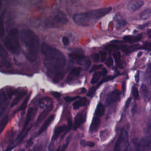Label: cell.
<instances>
[{"instance_id":"1","label":"cell","mask_w":151,"mask_h":151,"mask_svg":"<svg viewBox=\"0 0 151 151\" xmlns=\"http://www.w3.org/2000/svg\"><path fill=\"white\" fill-rule=\"evenodd\" d=\"M44 56V65L50 76L58 81L63 76V68L66 63L64 54L58 49L52 47L46 43H42L41 47Z\"/></svg>"},{"instance_id":"2","label":"cell","mask_w":151,"mask_h":151,"mask_svg":"<svg viewBox=\"0 0 151 151\" xmlns=\"http://www.w3.org/2000/svg\"><path fill=\"white\" fill-rule=\"evenodd\" d=\"M20 39L25 48V55L30 62H34L38 57L40 40L35 32L29 29H22L19 34Z\"/></svg>"},{"instance_id":"3","label":"cell","mask_w":151,"mask_h":151,"mask_svg":"<svg viewBox=\"0 0 151 151\" xmlns=\"http://www.w3.org/2000/svg\"><path fill=\"white\" fill-rule=\"evenodd\" d=\"M111 10V7H103L86 12L76 14L73 16V20L79 25L89 26L109 14Z\"/></svg>"},{"instance_id":"4","label":"cell","mask_w":151,"mask_h":151,"mask_svg":"<svg viewBox=\"0 0 151 151\" xmlns=\"http://www.w3.org/2000/svg\"><path fill=\"white\" fill-rule=\"evenodd\" d=\"M19 33L16 28L11 29L4 40V45L11 53L18 55L20 53L21 47L19 43Z\"/></svg>"},{"instance_id":"5","label":"cell","mask_w":151,"mask_h":151,"mask_svg":"<svg viewBox=\"0 0 151 151\" xmlns=\"http://www.w3.org/2000/svg\"><path fill=\"white\" fill-rule=\"evenodd\" d=\"M67 22L68 19L65 13L58 11L45 20L44 26L46 28H60L65 25Z\"/></svg>"},{"instance_id":"6","label":"cell","mask_w":151,"mask_h":151,"mask_svg":"<svg viewBox=\"0 0 151 151\" xmlns=\"http://www.w3.org/2000/svg\"><path fill=\"white\" fill-rule=\"evenodd\" d=\"M136 146L142 149H149L151 146V121L149 122L145 130L143 138L139 142H135Z\"/></svg>"},{"instance_id":"7","label":"cell","mask_w":151,"mask_h":151,"mask_svg":"<svg viewBox=\"0 0 151 151\" xmlns=\"http://www.w3.org/2000/svg\"><path fill=\"white\" fill-rule=\"evenodd\" d=\"M129 147V137L127 132L126 130H123L114 145V150H126Z\"/></svg>"},{"instance_id":"8","label":"cell","mask_w":151,"mask_h":151,"mask_svg":"<svg viewBox=\"0 0 151 151\" xmlns=\"http://www.w3.org/2000/svg\"><path fill=\"white\" fill-rule=\"evenodd\" d=\"M120 96V92L117 90H115L113 91H111L108 96V97L106 99V104L107 106L110 105L116 101H117Z\"/></svg>"},{"instance_id":"9","label":"cell","mask_w":151,"mask_h":151,"mask_svg":"<svg viewBox=\"0 0 151 151\" xmlns=\"http://www.w3.org/2000/svg\"><path fill=\"white\" fill-rule=\"evenodd\" d=\"M8 104V100L6 96V94L3 90L1 91L0 95V114L1 116L3 114Z\"/></svg>"},{"instance_id":"10","label":"cell","mask_w":151,"mask_h":151,"mask_svg":"<svg viewBox=\"0 0 151 151\" xmlns=\"http://www.w3.org/2000/svg\"><path fill=\"white\" fill-rule=\"evenodd\" d=\"M53 106L52 104H50L49 106L47 107L38 116L36 122H35V126L39 125L42 120H44V119L47 116V115L49 114V113L52 110Z\"/></svg>"},{"instance_id":"11","label":"cell","mask_w":151,"mask_h":151,"mask_svg":"<svg viewBox=\"0 0 151 151\" xmlns=\"http://www.w3.org/2000/svg\"><path fill=\"white\" fill-rule=\"evenodd\" d=\"M144 5V2L142 0H133L127 4V9L130 11L138 10Z\"/></svg>"},{"instance_id":"12","label":"cell","mask_w":151,"mask_h":151,"mask_svg":"<svg viewBox=\"0 0 151 151\" xmlns=\"http://www.w3.org/2000/svg\"><path fill=\"white\" fill-rule=\"evenodd\" d=\"M0 55H1V63L2 65L5 67H10L11 64L8 60V55L7 52L5 50L2 46H1L0 50Z\"/></svg>"},{"instance_id":"13","label":"cell","mask_w":151,"mask_h":151,"mask_svg":"<svg viewBox=\"0 0 151 151\" xmlns=\"http://www.w3.org/2000/svg\"><path fill=\"white\" fill-rule=\"evenodd\" d=\"M86 120L84 115L81 113H78L75 117L74 124H73V129L74 130H76L79 128L84 122Z\"/></svg>"},{"instance_id":"14","label":"cell","mask_w":151,"mask_h":151,"mask_svg":"<svg viewBox=\"0 0 151 151\" xmlns=\"http://www.w3.org/2000/svg\"><path fill=\"white\" fill-rule=\"evenodd\" d=\"M55 117V115L52 114L51 116H50L44 122V123L42 124V125L41 126V127L40 128L39 130L38 131V133L37 134V135H40V134H41L42 133H43L47 128L50 125V124L52 123V122L54 120Z\"/></svg>"},{"instance_id":"15","label":"cell","mask_w":151,"mask_h":151,"mask_svg":"<svg viewBox=\"0 0 151 151\" xmlns=\"http://www.w3.org/2000/svg\"><path fill=\"white\" fill-rule=\"evenodd\" d=\"M66 129L67 126L65 125H63L56 127L54 131V133L52 136V142L55 140L60 136V135L66 130Z\"/></svg>"},{"instance_id":"16","label":"cell","mask_w":151,"mask_h":151,"mask_svg":"<svg viewBox=\"0 0 151 151\" xmlns=\"http://www.w3.org/2000/svg\"><path fill=\"white\" fill-rule=\"evenodd\" d=\"M140 90L142 97H143V100L145 101L149 100L150 98V94L149 93V91H148L147 86L145 84H142L140 86Z\"/></svg>"},{"instance_id":"17","label":"cell","mask_w":151,"mask_h":151,"mask_svg":"<svg viewBox=\"0 0 151 151\" xmlns=\"http://www.w3.org/2000/svg\"><path fill=\"white\" fill-rule=\"evenodd\" d=\"M32 113H33V109L31 108V107L29 108L28 110L27 111V113L26 118H25V122H24V124L23 125L22 129L21 132H23L26 129V128L28 126V124H29V123L31 120V119H32Z\"/></svg>"},{"instance_id":"18","label":"cell","mask_w":151,"mask_h":151,"mask_svg":"<svg viewBox=\"0 0 151 151\" xmlns=\"http://www.w3.org/2000/svg\"><path fill=\"white\" fill-rule=\"evenodd\" d=\"M100 124V119L98 116H96L93 119V120H92L91 123L90 124V129H89L90 132H93L96 131L97 129V128L99 127Z\"/></svg>"},{"instance_id":"19","label":"cell","mask_w":151,"mask_h":151,"mask_svg":"<svg viewBox=\"0 0 151 151\" xmlns=\"http://www.w3.org/2000/svg\"><path fill=\"white\" fill-rule=\"evenodd\" d=\"M143 36L142 34H139L135 36H132V35H127V36H125L123 38V40L125 41H127L128 42H138L139 41H140L142 38Z\"/></svg>"},{"instance_id":"20","label":"cell","mask_w":151,"mask_h":151,"mask_svg":"<svg viewBox=\"0 0 151 151\" xmlns=\"http://www.w3.org/2000/svg\"><path fill=\"white\" fill-rule=\"evenodd\" d=\"M87 99L84 97H83V98H80L79 100L76 101L74 103H73V108L74 109H78V108L81 107H83V106H84L86 103H87Z\"/></svg>"},{"instance_id":"21","label":"cell","mask_w":151,"mask_h":151,"mask_svg":"<svg viewBox=\"0 0 151 151\" xmlns=\"http://www.w3.org/2000/svg\"><path fill=\"white\" fill-rule=\"evenodd\" d=\"M26 92L25 91H21L20 92H19L17 96H15V97L14 98L13 101L11 103V107H14V106H15L17 104H18V103L20 101V100L24 97V96Z\"/></svg>"},{"instance_id":"22","label":"cell","mask_w":151,"mask_h":151,"mask_svg":"<svg viewBox=\"0 0 151 151\" xmlns=\"http://www.w3.org/2000/svg\"><path fill=\"white\" fill-rule=\"evenodd\" d=\"M105 109L104 107V106L101 103H99L95 110V115L98 117H101L104 114Z\"/></svg>"},{"instance_id":"23","label":"cell","mask_w":151,"mask_h":151,"mask_svg":"<svg viewBox=\"0 0 151 151\" xmlns=\"http://www.w3.org/2000/svg\"><path fill=\"white\" fill-rule=\"evenodd\" d=\"M139 45H133V46H126V45H123L122 46V50L126 53H129L130 52L136 49L140 48H139Z\"/></svg>"},{"instance_id":"24","label":"cell","mask_w":151,"mask_h":151,"mask_svg":"<svg viewBox=\"0 0 151 151\" xmlns=\"http://www.w3.org/2000/svg\"><path fill=\"white\" fill-rule=\"evenodd\" d=\"M101 75H102V72H99V71L95 72L91 77V84H95L96 83H97L100 80Z\"/></svg>"},{"instance_id":"25","label":"cell","mask_w":151,"mask_h":151,"mask_svg":"<svg viewBox=\"0 0 151 151\" xmlns=\"http://www.w3.org/2000/svg\"><path fill=\"white\" fill-rule=\"evenodd\" d=\"M150 16H151V9L150 8H147V9L143 10L140 14V18H142L143 19H148Z\"/></svg>"},{"instance_id":"26","label":"cell","mask_w":151,"mask_h":151,"mask_svg":"<svg viewBox=\"0 0 151 151\" xmlns=\"http://www.w3.org/2000/svg\"><path fill=\"white\" fill-rule=\"evenodd\" d=\"M68 56L71 59L74 60H77L78 61L81 60H83L85 58V56L84 55H83L81 54H79V53H75V52L69 54Z\"/></svg>"},{"instance_id":"27","label":"cell","mask_w":151,"mask_h":151,"mask_svg":"<svg viewBox=\"0 0 151 151\" xmlns=\"http://www.w3.org/2000/svg\"><path fill=\"white\" fill-rule=\"evenodd\" d=\"M50 103H51V99L50 98H47V97L43 98L41 100H40V101L39 102L40 107L41 108L47 107L50 106V105H48V104H50Z\"/></svg>"},{"instance_id":"28","label":"cell","mask_w":151,"mask_h":151,"mask_svg":"<svg viewBox=\"0 0 151 151\" xmlns=\"http://www.w3.org/2000/svg\"><path fill=\"white\" fill-rule=\"evenodd\" d=\"M80 144L83 147L88 146V147H93L95 145V143L94 142H93L91 141H87V140H83V139L80 140Z\"/></svg>"},{"instance_id":"29","label":"cell","mask_w":151,"mask_h":151,"mask_svg":"<svg viewBox=\"0 0 151 151\" xmlns=\"http://www.w3.org/2000/svg\"><path fill=\"white\" fill-rule=\"evenodd\" d=\"M126 24H127V22L124 19H122V18H117L116 19V25L117 28H122L124 27Z\"/></svg>"},{"instance_id":"30","label":"cell","mask_w":151,"mask_h":151,"mask_svg":"<svg viewBox=\"0 0 151 151\" xmlns=\"http://www.w3.org/2000/svg\"><path fill=\"white\" fill-rule=\"evenodd\" d=\"M8 120H9V118H8V116H4L1 121V124H0V127H1V132H2L4 130V129L5 128V126L6 125L8 122Z\"/></svg>"},{"instance_id":"31","label":"cell","mask_w":151,"mask_h":151,"mask_svg":"<svg viewBox=\"0 0 151 151\" xmlns=\"http://www.w3.org/2000/svg\"><path fill=\"white\" fill-rule=\"evenodd\" d=\"M81 71V68L80 67H74L73 68L70 73V75L73 76H78Z\"/></svg>"},{"instance_id":"32","label":"cell","mask_w":151,"mask_h":151,"mask_svg":"<svg viewBox=\"0 0 151 151\" xmlns=\"http://www.w3.org/2000/svg\"><path fill=\"white\" fill-rule=\"evenodd\" d=\"M106 50H107L109 51L112 52V51H116L119 49V47L116 44H110L107 45L106 48Z\"/></svg>"},{"instance_id":"33","label":"cell","mask_w":151,"mask_h":151,"mask_svg":"<svg viewBox=\"0 0 151 151\" xmlns=\"http://www.w3.org/2000/svg\"><path fill=\"white\" fill-rule=\"evenodd\" d=\"M29 95L28 96H27L25 100H24V101L22 102V104L21 105V106L19 107L18 110H25V109L27 107V105L28 104V100H29Z\"/></svg>"},{"instance_id":"34","label":"cell","mask_w":151,"mask_h":151,"mask_svg":"<svg viewBox=\"0 0 151 151\" xmlns=\"http://www.w3.org/2000/svg\"><path fill=\"white\" fill-rule=\"evenodd\" d=\"M132 94H133V97L135 99H138L139 97V91H138L137 87H136L135 86H133L132 87Z\"/></svg>"},{"instance_id":"35","label":"cell","mask_w":151,"mask_h":151,"mask_svg":"<svg viewBox=\"0 0 151 151\" xmlns=\"http://www.w3.org/2000/svg\"><path fill=\"white\" fill-rule=\"evenodd\" d=\"M81 64H83L84 65V69L85 70H88L91 65V61L90 60H83V63H81Z\"/></svg>"},{"instance_id":"36","label":"cell","mask_w":151,"mask_h":151,"mask_svg":"<svg viewBox=\"0 0 151 151\" xmlns=\"http://www.w3.org/2000/svg\"><path fill=\"white\" fill-rule=\"evenodd\" d=\"M113 64V58L111 57H109L106 61V65L109 67H110L111 66H112Z\"/></svg>"},{"instance_id":"37","label":"cell","mask_w":151,"mask_h":151,"mask_svg":"<svg viewBox=\"0 0 151 151\" xmlns=\"http://www.w3.org/2000/svg\"><path fill=\"white\" fill-rule=\"evenodd\" d=\"M100 55L101 58V61L104 62L106 60L107 57V53L104 51H100Z\"/></svg>"},{"instance_id":"38","label":"cell","mask_w":151,"mask_h":151,"mask_svg":"<svg viewBox=\"0 0 151 151\" xmlns=\"http://www.w3.org/2000/svg\"><path fill=\"white\" fill-rule=\"evenodd\" d=\"M120 52H115L113 53V58H114L115 61L117 63L119 62L120 60Z\"/></svg>"},{"instance_id":"39","label":"cell","mask_w":151,"mask_h":151,"mask_svg":"<svg viewBox=\"0 0 151 151\" xmlns=\"http://www.w3.org/2000/svg\"><path fill=\"white\" fill-rule=\"evenodd\" d=\"M79 96H76V97H64V100L67 102H70L71 101H73L74 100H76L77 99H79Z\"/></svg>"},{"instance_id":"40","label":"cell","mask_w":151,"mask_h":151,"mask_svg":"<svg viewBox=\"0 0 151 151\" xmlns=\"http://www.w3.org/2000/svg\"><path fill=\"white\" fill-rule=\"evenodd\" d=\"M100 55L99 54H97V53L94 54L92 57L93 61L96 62V63H98L100 60Z\"/></svg>"},{"instance_id":"41","label":"cell","mask_w":151,"mask_h":151,"mask_svg":"<svg viewBox=\"0 0 151 151\" xmlns=\"http://www.w3.org/2000/svg\"><path fill=\"white\" fill-rule=\"evenodd\" d=\"M140 48H142L144 50H149L151 48V43L149 42H146L142 47H140Z\"/></svg>"},{"instance_id":"42","label":"cell","mask_w":151,"mask_h":151,"mask_svg":"<svg viewBox=\"0 0 151 151\" xmlns=\"http://www.w3.org/2000/svg\"><path fill=\"white\" fill-rule=\"evenodd\" d=\"M62 41L64 45H68L70 44V40L68 37H63L62 38Z\"/></svg>"},{"instance_id":"43","label":"cell","mask_w":151,"mask_h":151,"mask_svg":"<svg viewBox=\"0 0 151 151\" xmlns=\"http://www.w3.org/2000/svg\"><path fill=\"white\" fill-rule=\"evenodd\" d=\"M69 141H70V137H68V139H67L66 140V142L63 145V146L61 147V150H65L67 147H68V143H69Z\"/></svg>"},{"instance_id":"44","label":"cell","mask_w":151,"mask_h":151,"mask_svg":"<svg viewBox=\"0 0 151 151\" xmlns=\"http://www.w3.org/2000/svg\"><path fill=\"white\" fill-rule=\"evenodd\" d=\"M101 66H102L101 65H93L92 67L91 70H90V72H93L94 71H96V70L100 68L101 67Z\"/></svg>"},{"instance_id":"45","label":"cell","mask_w":151,"mask_h":151,"mask_svg":"<svg viewBox=\"0 0 151 151\" xmlns=\"http://www.w3.org/2000/svg\"><path fill=\"white\" fill-rule=\"evenodd\" d=\"M95 91H96V89L94 88V87H93V88H91L89 90V91L88 92V93H87V95L88 96H92L94 94Z\"/></svg>"},{"instance_id":"46","label":"cell","mask_w":151,"mask_h":151,"mask_svg":"<svg viewBox=\"0 0 151 151\" xmlns=\"http://www.w3.org/2000/svg\"><path fill=\"white\" fill-rule=\"evenodd\" d=\"M67 122H68V130H70L72 127V121H71V119L70 117L68 118Z\"/></svg>"},{"instance_id":"47","label":"cell","mask_w":151,"mask_h":151,"mask_svg":"<svg viewBox=\"0 0 151 151\" xmlns=\"http://www.w3.org/2000/svg\"><path fill=\"white\" fill-rule=\"evenodd\" d=\"M130 101H131V99H130V98H129V99L127 100V101H126V104H125V106H124L125 109H126L129 107Z\"/></svg>"},{"instance_id":"48","label":"cell","mask_w":151,"mask_h":151,"mask_svg":"<svg viewBox=\"0 0 151 151\" xmlns=\"http://www.w3.org/2000/svg\"><path fill=\"white\" fill-rule=\"evenodd\" d=\"M51 94H52V96H54L55 97H56V98H58V97H60V94L59 93H57V92H54V91H53V92L51 93Z\"/></svg>"},{"instance_id":"49","label":"cell","mask_w":151,"mask_h":151,"mask_svg":"<svg viewBox=\"0 0 151 151\" xmlns=\"http://www.w3.org/2000/svg\"><path fill=\"white\" fill-rule=\"evenodd\" d=\"M136 104H134L132 109V113L133 114H134L136 113Z\"/></svg>"},{"instance_id":"50","label":"cell","mask_w":151,"mask_h":151,"mask_svg":"<svg viewBox=\"0 0 151 151\" xmlns=\"http://www.w3.org/2000/svg\"><path fill=\"white\" fill-rule=\"evenodd\" d=\"M135 80L137 83L139 82V71H137L135 75Z\"/></svg>"},{"instance_id":"51","label":"cell","mask_w":151,"mask_h":151,"mask_svg":"<svg viewBox=\"0 0 151 151\" xmlns=\"http://www.w3.org/2000/svg\"><path fill=\"white\" fill-rule=\"evenodd\" d=\"M147 37L149 38H151V29H149L147 31Z\"/></svg>"},{"instance_id":"52","label":"cell","mask_w":151,"mask_h":151,"mask_svg":"<svg viewBox=\"0 0 151 151\" xmlns=\"http://www.w3.org/2000/svg\"><path fill=\"white\" fill-rule=\"evenodd\" d=\"M80 0H70V1L72 3V4H75V3H77Z\"/></svg>"},{"instance_id":"53","label":"cell","mask_w":151,"mask_h":151,"mask_svg":"<svg viewBox=\"0 0 151 151\" xmlns=\"http://www.w3.org/2000/svg\"><path fill=\"white\" fill-rule=\"evenodd\" d=\"M106 73H107V70L106 69H103V70L102 71V75L103 76H106Z\"/></svg>"}]
</instances>
